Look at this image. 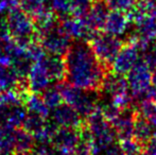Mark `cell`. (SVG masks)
I'll list each match as a JSON object with an SVG mask.
<instances>
[{"label": "cell", "instance_id": "3", "mask_svg": "<svg viewBox=\"0 0 156 155\" xmlns=\"http://www.w3.org/2000/svg\"><path fill=\"white\" fill-rule=\"evenodd\" d=\"M6 19L11 36L21 48L27 49L33 41L37 39L36 28L32 17L19 6L11 9L6 14Z\"/></svg>", "mask_w": 156, "mask_h": 155}, {"label": "cell", "instance_id": "22", "mask_svg": "<svg viewBox=\"0 0 156 155\" xmlns=\"http://www.w3.org/2000/svg\"><path fill=\"white\" fill-rule=\"evenodd\" d=\"M35 139L32 134L23 129H16L15 137V153H25L34 149Z\"/></svg>", "mask_w": 156, "mask_h": 155}, {"label": "cell", "instance_id": "38", "mask_svg": "<svg viewBox=\"0 0 156 155\" xmlns=\"http://www.w3.org/2000/svg\"><path fill=\"white\" fill-rule=\"evenodd\" d=\"M91 1H93V2H94V1H99V0H91Z\"/></svg>", "mask_w": 156, "mask_h": 155}, {"label": "cell", "instance_id": "9", "mask_svg": "<svg viewBox=\"0 0 156 155\" xmlns=\"http://www.w3.org/2000/svg\"><path fill=\"white\" fill-rule=\"evenodd\" d=\"M51 120L58 126H64V128L80 129L85 124V120L83 119V117L67 103H61L52 110Z\"/></svg>", "mask_w": 156, "mask_h": 155}, {"label": "cell", "instance_id": "34", "mask_svg": "<svg viewBox=\"0 0 156 155\" xmlns=\"http://www.w3.org/2000/svg\"><path fill=\"white\" fill-rule=\"evenodd\" d=\"M46 155H76V154H74V152L65 151V150L58 149V148H55L51 145L49 147V149H48Z\"/></svg>", "mask_w": 156, "mask_h": 155}, {"label": "cell", "instance_id": "20", "mask_svg": "<svg viewBox=\"0 0 156 155\" xmlns=\"http://www.w3.org/2000/svg\"><path fill=\"white\" fill-rule=\"evenodd\" d=\"M33 64H34V62L32 61V58H30L29 54L27 53V51L25 49L21 50L19 53H17L13 58L11 65L16 70V72L18 73L19 78H28Z\"/></svg>", "mask_w": 156, "mask_h": 155}, {"label": "cell", "instance_id": "5", "mask_svg": "<svg viewBox=\"0 0 156 155\" xmlns=\"http://www.w3.org/2000/svg\"><path fill=\"white\" fill-rule=\"evenodd\" d=\"M126 79L134 100L139 103L147 100V93L152 86V70L142 58L127 72Z\"/></svg>", "mask_w": 156, "mask_h": 155}, {"label": "cell", "instance_id": "19", "mask_svg": "<svg viewBox=\"0 0 156 155\" xmlns=\"http://www.w3.org/2000/svg\"><path fill=\"white\" fill-rule=\"evenodd\" d=\"M19 80L20 78L12 65H0V91L14 89Z\"/></svg>", "mask_w": 156, "mask_h": 155}, {"label": "cell", "instance_id": "17", "mask_svg": "<svg viewBox=\"0 0 156 155\" xmlns=\"http://www.w3.org/2000/svg\"><path fill=\"white\" fill-rule=\"evenodd\" d=\"M129 19L126 13L121 11H111L105 21L103 31L114 36H119L124 34L129 28Z\"/></svg>", "mask_w": 156, "mask_h": 155}, {"label": "cell", "instance_id": "2", "mask_svg": "<svg viewBox=\"0 0 156 155\" xmlns=\"http://www.w3.org/2000/svg\"><path fill=\"white\" fill-rule=\"evenodd\" d=\"M58 84L63 101L71 105L83 118H86L98 108L100 91L82 89L69 84L68 82L66 83L65 81Z\"/></svg>", "mask_w": 156, "mask_h": 155}, {"label": "cell", "instance_id": "13", "mask_svg": "<svg viewBox=\"0 0 156 155\" xmlns=\"http://www.w3.org/2000/svg\"><path fill=\"white\" fill-rule=\"evenodd\" d=\"M101 91L109 98H115L118 96L129 93L131 89L127 83L126 76L109 71L104 79Z\"/></svg>", "mask_w": 156, "mask_h": 155}, {"label": "cell", "instance_id": "26", "mask_svg": "<svg viewBox=\"0 0 156 155\" xmlns=\"http://www.w3.org/2000/svg\"><path fill=\"white\" fill-rule=\"evenodd\" d=\"M137 113L146 118L156 130V101L144 100L138 104Z\"/></svg>", "mask_w": 156, "mask_h": 155}, {"label": "cell", "instance_id": "6", "mask_svg": "<svg viewBox=\"0 0 156 155\" xmlns=\"http://www.w3.org/2000/svg\"><path fill=\"white\" fill-rule=\"evenodd\" d=\"M36 38L45 49L46 53L49 54L65 55L71 45V37L65 33L60 21L50 29L37 33Z\"/></svg>", "mask_w": 156, "mask_h": 155}, {"label": "cell", "instance_id": "36", "mask_svg": "<svg viewBox=\"0 0 156 155\" xmlns=\"http://www.w3.org/2000/svg\"><path fill=\"white\" fill-rule=\"evenodd\" d=\"M152 86L156 88V68L152 71Z\"/></svg>", "mask_w": 156, "mask_h": 155}, {"label": "cell", "instance_id": "10", "mask_svg": "<svg viewBox=\"0 0 156 155\" xmlns=\"http://www.w3.org/2000/svg\"><path fill=\"white\" fill-rule=\"evenodd\" d=\"M28 114L25 103L1 104L0 103V126L18 129L23 126Z\"/></svg>", "mask_w": 156, "mask_h": 155}, {"label": "cell", "instance_id": "24", "mask_svg": "<svg viewBox=\"0 0 156 155\" xmlns=\"http://www.w3.org/2000/svg\"><path fill=\"white\" fill-rule=\"evenodd\" d=\"M25 104L28 112L36 113V114H39L46 118L50 116L49 107L46 105V103L43 100V97L39 96V93H31L26 99Z\"/></svg>", "mask_w": 156, "mask_h": 155}, {"label": "cell", "instance_id": "11", "mask_svg": "<svg viewBox=\"0 0 156 155\" xmlns=\"http://www.w3.org/2000/svg\"><path fill=\"white\" fill-rule=\"evenodd\" d=\"M137 116V108L134 106L121 110L118 117L112 122L116 133H117L118 140H126L133 138L134 135V123Z\"/></svg>", "mask_w": 156, "mask_h": 155}, {"label": "cell", "instance_id": "29", "mask_svg": "<svg viewBox=\"0 0 156 155\" xmlns=\"http://www.w3.org/2000/svg\"><path fill=\"white\" fill-rule=\"evenodd\" d=\"M120 147L125 155H141L144 152V146L134 138L120 141Z\"/></svg>", "mask_w": 156, "mask_h": 155}, {"label": "cell", "instance_id": "15", "mask_svg": "<svg viewBox=\"0 0 156 155\" xmlns=\"http://www.w3.org/2000/svg\"><path fill=\"white\" fill-rule=\"evenodd\" d=\"M111 9L105 0H99L94 1L91 4L88 13L85 15V19L87 23L97 31H101L104 29L105 21L107 19Z\"/></svg>", "mask_w": 156, "mask_h": 155}, {"label": "cell", "instance_id": "4", "mask_svg": "<svg viewBox=\"0 0 156 155\" xmlns=\"http://www.w3.org/2000/svg\"><path fill=\"white\" fill-rule=\"evenodd\" d=\"M124 41L119 39L117 36L111 35L105 32H99L94 37L89 41V45L93 48L97 58L101 61L107 69L112 71V65L120 49L123 46Z\"/></svg>", "mask_w": 156, "mask_h": 155}, {"label": "cell", "instance_id": "23", "mask_svg": "<svg viewBox=\"0 0 156 155\" xmlns=\"http://www.w3.org/2000/svg\"><path fill=\"white\" fill-rule=\"evenodd\" d=\"M47 123V118L36 113L28 112L27 117L23 123V129L32 134L33 136L38 134Z\"/></svg>", "mask_w": 156, "mask_h": 155}, {"label": "cell", "instance_id": "7", "mask_svg": "<svg viewBox=\"0 0 156 155\" xmlns=\"http://www.w3.org/2000/svg\"><path fill=\"white\" fill-rule=\"evenodd\" d=\"M60 19L61 27L65 31L67 35L71 38H76V41H89L93 39L100 31L94 30L85 19V17H76V16H65Z\"/></svg>", "mask_w": 156, "mask_h": 155}, {"label": "cell", "instance_id": "16", "mask_svg": "<svg viewBox=\"0 0 156 155\" xmlns=\"http://www.w3.org/2000/svg\"><path fill=\"white\" fill-rule=\"evenodd\" d=\"M47 71L48 76L54 82H64L66 80V64L63 55L49 54L41 61Z\"/></svg>", "mask_w": 156, "mask_h": 155}, {"label": "cell", "instance_id": "39", "mask_svg": "<svg viewBox=\"0 0 156 155\" xmlns=\"http://www.w3.org/2000/svg\"><path fill=\"white\" fill-rule=\"evenodd\" d=\"M9 155H16V154H9Z\"/></svg>", "mask_w": 156, "mask_h": 155}, {"label": "cell", "instance_id": "27", "mask_svg": "<svg viewBox=\"0 0 156 155\" xmlns=\"http://www.w3.org/2000/svg\"><path fill=\"white\" fill-rule=\"evenodd\" d=\"M43 100L49 110H53L61 103H63V98L58 86H50L43 93Z\"/></svg>", "mask_w": 156, "mask_h": 155}, {"label": "cell", "instance_id": "14", "mask_svg": "<svg viewBox=\"0 0 156 155\" xmlns=\"http://www.w3.org/2000/svg\"><path fill=\"white\" fill-rule=\"evenodd\" d=\"M52 80L48 76L43 63L35 62L28 76V83L31 93H43L48 87H50Z\"/></svg>", "mask_w": 156, "mask_h": 155}, {"label": "cell", "instance_id": "32", "mask_svg": "<svg viewBox=\"0 0 156 155\" xmlns=\"http://www.w3.org/2000/svg\"><path fill=\"white\" fill-rule=\"evenodd\" d=\"M108 4L109 9L114 11H121V12L127 13L129 10L134 8L137 0H105Z\"/></svg>", "mask_w": 156, "mask_h": 155}, {"label": "cell", "instance_id": "18", "mask_svg": "<svg viewBox=\"0 0 156 155\" xmlns=\"http://www.w3.org/2000/svg\"><path fill=\"white\" fill-rule=\"evenodd\" d=\"M156 134V130L153 128V125L146 119L137 113V116L134 123V135L133 138L136 139L138 143H140L142 146H144L153 135Z\"/></svg>", "mask_w": 156, "mask_h": 155}, {"label": "cell", "instance_id": "37", "mask_svg": "<svg viewBox=\"0 0 156 155\" xmlns=\"http://www.w3.org/2000/svg\"><path fill=\"white\" fill-rule=\"evenodd\" d=\"M15 154L16 155H38L34 150H31V151H29V152H25V153H15Z\"/></svg>", "mask_w": 156, "mask_h": 155}, {"label": "cell", "instance_id": "31", "mask_svg": "<svg viewBox=\"0 0 156 155\" xmlns=\"http://www.w3.org/2000/svg\"><path fill=\"white\" fill-rule=\"evenodd\" d=\"M26 51H27V53L29 54V56L32 58V61L34 63L41 61L46 55L45 49H44L43 46L41 45V43H39L37 39L33 41L32 43L28 46L27 49H26Z\"/></svg>", "mask_w": 156, "mask_h": 155}, {"label": "cell", "instance_id": "1", "mask_svg": "<svg viewBox=\"0 0 156 155\" xmlns=\"http://www.w3.org/2000/svg\"><path fill=\"white\" fill-rule=\"evenodd\" d=\"M66 81L86 90L101 91L103 82L109 72L97 58L89 43L76 41L71 43L65 55Z\"/></svg>", "mask_w": 156, "mask_h": 155}, {"label": "cell", "instance_id": "8", "mask_svg": "<svg viewBox=\"0 0 156 155\" xmlns=\"http://www.w3.org/2000/svg\"><path fill=\"white\" fill-rule=\"evenodd\" d=\"M142 49L137 43H124L112 65V71L126 76L127 72L139 62Z\"/></svg>", "mask_w": 156, "mask_h": 155}, {"label": "cell", "instance_id": "21", "mask_svg": "<svg viewBox=\"0 0 156 155\" xmlns=\"http://www.w3.org/2000/svg\"><path fill=\"white\" fill-rule=\"evenodd\" d=\"M16 129L0 126V153L9 155L15 152Z\"/></svg>", "mask_w": 156, "mask_h": 155}, {"label": "cell", "instance_id": "40", "mask_svg": "<svg viewBox=\"0 0 156 155\" xmlns=\"http://www.w3.org/2000/svg\"><path fill=\"white\" fill-rule=\"evenodd\" d=\"M0 155H3V154H1V153H0Z\"/></svg>", "mask_w": 156, "mask_h": 155}, {"label": "cell", "instance_id": "33", "mask_svg": "<svg viewBox=\"0 0 156 155\" xmlns=\"http://www.w3.org/2000/svg\"><path fill=\"white\" fill-rule=\"evenodd\" d=\"M18 6V0H0V15L9 12L11 9Z\"/></svg>", "mask_w": 156, "mask_h": 155}, {"label": "cell", "instance_id": "25", "mask_svg": "<svg viewBox=\"0 0 156 155\" xmlns=\"http://www.w3.org/2000/svg\"><path fill=\"white\" fill-rule=\"evenodd\" d=\"M18 6L33 18L47 9L49 3L48 0H18Z\"/></svg>", "mask_w": 156, "mask_h": 155}, {"label": "cell", "instance_id": "12", "mask_svg": "<svg viewBox=\"0 0 156 155\" xmlns=\"http://www.w3.org/2000/svg\"><path fill=\"white\" fill-rule=\"evenodd\" d=\"M82 128L76 129L58 126L51 138V145L58 149L65 150V151L74 152L79 141H80Z\"/></svg>", "mask_w": 156, "mask_h": 155}, {"label": "cell", "instance_id": "28", "mask_svg": "<svg viewBox=\"0 0 156 155\" xmlns=\"http://www.w3.org/2000/svg\"><path fill=\"white\" fill-rule=\"evenodd\" d=\"M48 3L58 18L71 14V0H48Z\"/></svg>", "mask_w": 156, "mask_h": 155}, {"label": "cell", "instance_id": "35", "mask_svg": "<svg viewBox=\"0 0 156 155\" xmlns=\"http://www.w3.org/2000/svg\"><path fill=\"white\" fill-rule=\"evenodd\" d=\"M102 155H125V154H124V152L122 151L120 145L115 143V145L112 146L111 148H108Z\"/></svg>", "mask_w": 156, "mask_h": 155}, {"label": "cell", "instance_id": "30", "mask_svg": "<svg viewBox=\"0 0 156 155\" xmlns=\"http://www.w3.org/2000/svg\"><path fill=\"white\" fill-rule=\"evenodd\" d=\"M91 4V0H71V14L76 17H84Z\"/></svg>", "mask_w": 156, "mask_h": 155}]
</instances>
